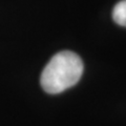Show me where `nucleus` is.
<instances>
[{"instance_id":"f257e3e1","label":"nucleus","mask_w":126,"mask_h":126,"mask_svg":"<svg viewBox=\"0 0 126 126\" xmlns=\"http://www.w3.org/2000/svg\"><path fill=\"white\" fill-rule=\"evenodd\" d=\"M81 58L70 50L56 54L43 69L40 83L44 92L50 94L63 93L76 85L83 74Z\"/></svg>"},{"instance_id":"f03ea898","label":"nucleus","mask_w":126,"mask_h":126,"mask_svg":"<svg viewBox=\"0 0 126 126\" xmlns=\"http://www.w3.org/2000/svg\"><path fill=\"white\" fill-rule=\"evenodd\" d=\"M112 19L117 24L126 27V0L118 2L113 7Z\"/></svg>"}]
</instances>
